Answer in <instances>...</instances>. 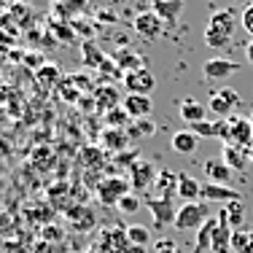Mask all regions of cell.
Here are the masks:
<instances>
[{"mask_svg":"<svg viewBox=\"0 0 253 253\" xmlns=\"http://www.w3.org/2000/svg\"><path fill=\"white\" fill-rule=\"evenodd\" d=\"M210 218V205L208 202H183L178 208L175 229L178 232H200V226Z\"/></svg>","mask_w":253,"mask_h":253,"instance_id":"cell-2","label":"cell"},{"mask_svg":"<svg viewBox=\"0 0 253 253\" xmlns=\"http://www.w3.org/2000/svg\"><path fill=\"white\" fill-rule=\"evenodd\" d=\"M132 27H135V33L140 35V38L154 41V38H159V35H162V30H165V22L156 16V11H143V14L135 16Z\"/></svg>","mask_w":253,"mask_h":253,"instance_id":"cell-8","label":"cell"},{"mask_svg":"<svg viewBox=\"0 0 253 253\" xmlns=\"http://www.w3.org/2000/svg\"><path fill=\"white\" fill-rule=\"evenodd\" d=\"M129 191H132L129 178L111 175V178H105V180L97 186V200H100L102 205H119L126 194H129Z\"/></svg>","mask_w":253,"mask_h":253,"instance_id":"cell-3","label":"cell"},{"mask_svg":"<svg viewBox=\"0 0 253 253\" xmlns=\"http://www.w3.org/2000/svg\"><path fill=\"white\" fill-rule=\"evenodd\" d=\"M122 253H148V251H146V248H140V245H132V243H129Z\"/></svg>","mask_w":253,"mask_h":253,"instance_id":"cell-35","label":"cell"},{"mask_svg":"<svg viewBox=\"0 0 253 253\" xmlns=\"http://www.w3.org/2000/svg\"><path fill=\"white\" fill-rule=\"evenodd\" d=\"M215 229H218V215H210L208 221L200 226L197 232V240H194V253H202V251H210L213 248V237H215Z\"/></svg>","mask_w":253,"mask_h":253,"instance_id":"cell-15","label":"cell"},{"mask_svg":"<svg viewBox=\"0 0 253 253\" xmlns=\"http://www.w3.org/2000/svg\"><path fill=\"white\" fill-rule=\"evenodd\" d=\"M154 186H156V194H159V197H178V172L159 170Z\"/></svg>","mask_w":253,"mask_h":253,"instance_id":"cell-21","label":"cell"},{"mask_svg":"<svg viewBox=\"0 0 253 253\" xmlns=\"http://www.w3.org/2000/svg\"><path fill=\"white\" fill-rule=\"evenodd\" d=\"M232 146H240L245 151L253 148V126H251V119H240V116H232Z\"/></svg>","mask_w":253,"mask_h":253,"instance_id":"cell-10","label":"cell"},{"mask_svg":"<svg viewBox=\"0 0 253 253\" xmlns=\"http://www.w3.org/2000/svg\"><path fill=\"white\" fill-rule=\"evenodd\" d=\"M122 108L129 113L132 122H140V119H148V116H151L154 102H151V97H143V94H126L124 102H122Z\"/></svg>","mask_w":253,"mask_h":253,"instance_id":"cell-11","label":"cell"},{"mask_svg":"<svg viewBox=\"0 0 253 253\" xmlns=\"http://www.w3.org/2000/svg\"><path fill=\"white\" fill-rule=\"evenodd\" d=\"M148 213L154 215V221L159 226H175V218H178V210H175V202L172 197H151L146 202Z\"/></svg>","mask_w":253,"mask_h":253,"instance_id":"cell-5","label":"cell"},{"mask_svg":"<svg viewBox=\"0 0 253 253\" xmlns=\"http://www.w3.org/2000/svg\"><path fill=\"white\" fill-rule=\"evenodd\" d=\"M3 119H5V116H3V111H0V122H3Z\"/></svg>","mask_w":253,"mask_h":253,"instance_id":"cell-39","label":"cell"},{"mask_svg":"<svg viewBox=\"0 0 253 253\" xmlns=\"http://www.w3.org/2000/svg\"><path fill=\"white\" fill-rule=\"evenodd\" d=\"M237 70H240V65L234 62V59H226V57H213L202 65V73H205V78H210V81L229 78V76L237 73Z\"/></svg>","mask_w":253,"mask_h":253,"instance_id":"cell-9","label":"cell"},{"mask_svg":"<svg viewBox=\"0 0 253 253\" xmlns=\"http://www.w3.org/2000/svg\"><path fill=\"white\" fill-rule=\"evenodd\" d=\"M232 251L234 253H253V229H237L232 234Z\"/></svg>","mask_w":253,"mask_h":253,"instance_id":"cell-24","label":"cell"},{"mask_svg":"<svg viewBox=\"0 0 253 253\" xmlns=\"http://www.w3.org/2000/svg\"><path fill=\"white\" fill-rule=\"evenodd\" d=\"M213 129H215V137L224 140V146L232 140V122H229V119H218V122H213Z\"/></svg>","mask_w":253,"mask_h":253,"instance_id":"cell-28","label":"cell"},{"mask_svg":"<svg viewBox=\"0 0 253 253\" xmlns=\"http://www.w3.org/2000/svg\"><path fill=\"white\" fill-rule=\"evenodd\" d=\"M59 3H62V0H59Z\"/></svg>","mask_w":253,"mask_h":253,"instance_id":"cell-42","label":"cell"},{"mask_svg":"<svg viewBox=\"0 0 253 253\" xmlns=\"http://www.w3.org/2000/svg\"><path fill=\"white\" fill-rule=\"evenodd\" d=\"M232 234L234 229L226 224L224 213H218V229H215V237H213V253H232Z\"/></svg>","mask_w":253,"mask_h":253,"instance_id":"cell-14","label":"cell"},{"mask_svg":"<svg viewBox=\"0 0 253 253\" xmlns=\"http://www.w3.org/2000/svg\"><path fill=\"white\" fill-rule=\"evenodd\" d=\"M202 197L205 202H232V200H240V191L237 189H229V186H218V183H202Z\"/></svg>","mask_w":253,"mask_h":253,"instance_id":"cell-13","label":"cell"},{"mask_svg":"<svg viewBox=\"0 0 253 253\" xmlns=\"http://www.w3.org/2000/svg\"><path fill=\"white\" fill-rule=\"evenodd\" d=\"M243 30H245L248 35H253V3L243 11Z\"/></svg>","mask_w":253,"mask_h":253,"instance_id":"cell-33","label":"cell"},{"mask_svg":"<svg viewBox=\"0 0 253 253\" xmlns=\"http://www.w3.org/2000/svg\"><path fill=\"white\" fill-rule=\"evenodd\" d=\"M156 253H183V251H180L172 240H162V243L156 245Z\"/></svg>","mask_w":253,"mask_h":253,"instance_id":"cell-34","label":"cell"},{"mask_svg":"<svg viewBox=\"0 0 253 253\" xmlns=\"http://www.w3.org/2000/svg\"><path fill=\"white\" fill-rule=\"evenodd\" d=\"M89 59H92V62H100V65L105 62V57H102L97 49H92V43L84 46V62H89Z\"/></svg>","mask_w":253,"mask_h":253,"instance_id":"cell-32","label":"cell"},{"mask_svg":"<svg viewBox=\"0 0 253 253\" xmlns=\"http://www.w3.org/2000/svg\"><path fill=\"white\" fill-rule=\"evenodd\" d=\"M191 132H194L197 137H215V129H213V122H208V119H205V122H200V124H191L189 126Z\"/></svg>","mask_w":253,"mask_h":253,"instance_id":"cell-31","label":"cell"},{"mask_svg":"<svg viewBox=\"0 0 253 253\" xmlns=\"http://www.w3.org/2000/svg\"><path fill=\"white\" fill-rule=\"evenodd\" d=\"M251 126H253V113H251Z\"/></svg>","mask_w":253,"mask_h":253,"instance_id":"cell-40","label":"cell"},{"mask_svg":"<svg viewBox=\"0 0 253 253\" xmlns=\"http://www.w3.org/2000/svg\"><path fill=\"white\" fill-rule=\"evenodd\" d=\"M172 151L175 154H194L197 151V143H200V137L194 135V132L186 126V129H178L175 135H172Z\"/></svg>","mask_w":253,"mask_h":253,"instance_id":"cell-20","label":"cell"},{"mask_svg":"<svg viewBox=\"0 0 253 253\" xmlns=\"http://www.w3.org/2000/svg\"><path fill=\"white\" fill-rule=\"evenodd\" d=\"M178 197L186 202H197V197H202V183L186 172H178Z\"/></svg>","mask_w":253,"mask_h":253,"instance_id":"cell-18","label":"cell"},{"mask_svg":"<svg viewBox=\"0 0 253 253\" xmlns=\"http://www.w3.org/2000/svg\"><path fill=\"white\" fill-rule=\"evenodd\" d=\"M126 143H129L126 129H105V132H102V146H105V148H113V151H122L124 154Z\"/></svg>","mask_w":253,"mask_h":253,"instance_id":"cell-23","label":"cell"},{"mask_svg":"<svg viewBox=\"0 0 253 253\" xmlns=\"http://www.w3.org/2000/svg\"><path fill=\"white\" fill-rule=\"evenodd\" d=\"M116 100H119V94L113 92L111 86H102V92H97V102L105 111H111V108H116Z\"/></svg>","mask_w":253,"mask_h":253,"instance_id":"cell-29","label":"cell"},{"mask_svg":"<svg viewBox=\"0 0 253 253\" xmlns=\"http://www.w3.org/2000/svg\"><path fill=\"white\" fill-rule=\"evenodd\" d=\"M205 175L210 178V183L229 186V180L234 178V170L226 165L224 159H210V162H205Z\"/></svg>","mask_w":253,"mask_h":253,"instance_id":"cell-12","label":"cell"},{"mask_svg":"<svg viewBox=\"0 0 253 253\" xmlns=\"http://www.w3.org/2000/svg\"><path fill=\"white\" fill-rule=\"evenodd\" d=\"M240 94L234 92V89H229V86H221V89H213L210 92V100H208V108L213 113H218V116H226L229 111H234V108L240 105Z\"/></svg>","mask_w":253,"mask_h":253,"instance_id":"cell-7","label":"cell"},{"mask_svg":"<svg viewBox=\"0 0 253 253\" xmlns=\"http://www.w3.org/2000/svg\"><path fill=\"white\" fill-rule=\"evenodd\" d=\"M221 213H224V218H226V224L237 232V229H245V205L243 200H232V202H226L224 208H221Z\"/></svg>","mask_w":253,"mask_h":253,"instance_id":"cell-19","label":"cell"},{"mask_svg":"<svg viewBox=\"0 0 253 253\" xmlns=\"http://www.w3.org/2000/svg\"><path fill=\"white\" fill-rule=\"evenodd\" d=\"M180 119L191 126V124L205 122V119H208V111H205L197 100H183V102H180Z\"/></svg>","mask_w":253,"mask_h":253,"instance_id":"cell-22","label":"cell"},{"mask_svg":"<svg viewBox=\"0 0 253 253\" xmlns=\"http://www.w3.org/2000/svg\"><path fill=\"white\" fill-rule=\"evenodd\" d=\"M154 11L165 25H175L178 16L183 14V0H156Z\"/></svg>","mask_w":253,"mask_h":253,"instance_id":"cell-16","label":"cell"},{"mask_svg":"<svg viewBox=\"0 0 253 253\" xmlns=\"http://www.w3.org/2000/svg\"><path fill=\"white\" fill-rule=\"evenodd\" d=\"M251 165H253V148H251Z\"/></svg>","mask_w":253,"mask_h":253,"instance_id":"cell-37","label":"cell"},{"mask_svg":"<svg viewBox=\"0 0 253 253\" xmlns=\"http://www.w3.org/2000/svg\"><path fill=\"white\" fill-rule=\"evenodd\" d=\"M156 167L151 165L148 159H137L135 165L129 167V183H132V189H135V194L137 191H146L148 186H154L156 183Z\"/></svg>","mask_w":253,"mask_h":253,"instance_id":"cell-6","label":"cell"},{"mask_svg":"<svg viewBox=\"0 0 253 253\" xmlns=\"http://www.w3.org/2000/svg\"><path fill=\"white\" fill-rule=\"evenodd\" d=\"M245 54H248V62L253 65V41H251V43H248V49H245Z\"/></svg>","mask_w":253,"mask_h":253,"instance_id":"cell-36","label":"cell"},{"mask_svg":"<svg viewBox=\"0 0 253 253\" xmlns=\"http://www.w3.org/2000/svg\"><path fill=\"white\" fill-rule=\"evenodd\" d=\"M124 86L129 89V94H143V97H151L154 86H156V76L148 68H137L124 73Z\"/></svg>","mask_w":253,"mask_h":253,"instance_id":"cell-4","label":"cell"},{"mask_svg":"<svg viewBox=\"0 0 253 253\" xmlns=\"http://www.w3.org/2000/svg\"><path fill=\"white\" fill-rule=\"evenodd\" d=\"M126 240H129L132 245H140V248H148V243H151V232H148L146 226L135 224V226H126Z\"/></svg>","mask_w":253,"mask_h":253,"instance_id":"cell-26","label":"cell"},{"mask_svg":"<svg viewBox=\"0 0 253 253\" xmlns=\"http://www.w3.org/2000/svg\"><path fill=\"white\" fill-rule=\"evenodd\" d=\"M234 30H237V14L232 8H221L213 11L208 19V30H205V43L210 49H221V46H229Z\"/></svg>","mask_w":253,"mask_h":253,"instance_id":"cell-1","label":"cell"},{"mask_svg":"<svg viewBox=\"0 0 253 253\" xmlns=\"http://www.w3.org/2000/svg\"><path fill=\"white\" fill-rule=\"evenodd\" d=\"M16 3H30V0H16Z\"/></svg>","mask_w":253,"mask_h":253,"instance_id":"cell-38","label":"cell"},{"mask_svg":"<svg viewBox=\"0 0 253 253\" xmlns=\"http://www.w3.org/2000/svg\"><path fill=\"white\" fill-rule=\"evenodd\" d=\"M234 3H240V0H234Z\"/></svg>","mask_w":253,"mask_h":253,"instance_id":"cell-41","label":"cell"},{"mask_svg":"<svg viewBox=\"0 0 253 253\" xmlns=\"http://www.w3.org/2000/svg\"><path fill=\"white\" fill-rule=\"evenodd\" d=\"M116 208L122 210L124 215H132V213H137V208H140V200H137L135 194H126L124 200H122V202L116 205Z\"/></svg>","mask_w":253,"mask_h":253,"instance_id":"cell-30","label":"cell"},{"mask_svg":"<svg viewBox=\"0 0 253 253\" xmlns=\"http://www.w3.org/2000/svg\"><path fill=\"white\" fill-rule=\"evenodd\" d=\"M221 159H224L234 172H243L245 165L251 162V151H245V148H240V146L226 143V146H224V156H221Z\"/></svg>","mask_w":253,"mask_h":253,"instance_id":"cell-17","label":"cell"},{"mask_svg":"<svg viewBox=\"0 0 253 253\" xmlns=\"http://www.w3.org/2000/svg\"><path fill=\"white\" fill-rule=\"evenodd\" d=\"M129 113L124 111V108H111V111H105V124H108V129H129Z\"/></svg>","mask_w":253,"mask_h":253,"instance_id":"cell-25","label":"cell"},{"mask_svg":"<svg viewBox=\"0 0 253 253\" xmlns=\"http://www.w3.org/2000/svg\"><path fill=\"white\" fill-rule=\"evenodd\" d=\"M126 135H129V137H148V135H154V124L148 122V119H140V122L129 124Z\"/></svg>","mask_w":253,"mask_h":253,"instance_id":"cell-27","label":"cell"}]
</instances>
